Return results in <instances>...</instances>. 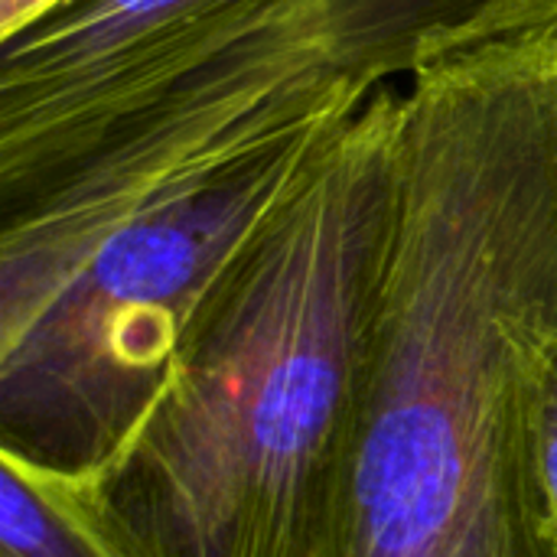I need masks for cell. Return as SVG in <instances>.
Listing matches in <instances>:
<instances>
[{
  "mask_svg": "<svg viewBox=\"0 0 557 557\" xmlns=\"http://www.w3.org/2000/svg\"><path fill=\"white\" fill-rule=\"evenodd\" d=\"M557 346V16L401 88L346 557H557L535 385Z\"/></svg>",
  "mask_w": 557,
  "mask_h": 557,
  "instance_id": "cell-1",
  "label": "cell"
},
{
  "mask_svg": "<svg viewBox=\"0 0 557 557\" xmlns=\"http://www.w3.org/2000/svg\"><path fill=\"white\" fill-rule=\"evenodd\" d=\"M401 88L343 114L196 310L166 388L62 480L114 557H346Z\"/></svg>",
  "mask_w": 557,
  "mask_h": 557,
  "instance_id": "cell-2",
  "label": "cell"
},
{
  "mask_svg": "<svg viewBox=\"0 0 557 557\" xmlns=\"http://www.w3.org/2000/svg\"><path fill=\"white\" fill-rule=\"evenodd\" d=\"M369 91L317 65L65 248L0 271V454L62 480L104 467L166 388L209 290Z\"/></svg>",
  "mask_w": 557,
  "mask_h": 557,
  "instance_id": "cell-3",
  "label": "cell"
},
{
  "mask_svg": "<svg viewBox=\"0 0 557 557\" xmlns=\"http://www.w3.org/2000/svg\"><path fill=\"white\" fill-rule=\"evenodd\" d=\"M300 0H65L3 39L0 199Z\"/></svg>",
  "mask_w": 557,
  "mask_h": 557,
  "instance_id": "cell-4",
  "label": "cell"
},
{
  "mask_svg": "<svg viewBox=\"0 0 557 557\" xmlns=\"http://www.w3.org/2000/svg\"><path fill=\"white\" fill-rule=\"evenodd\" d=\"M330 65L366 88L434 59L557 16V0H313Z\"/></svg>",
  "mask_w": 557,
  "mask_h": 557,
  "instance_id": "cell-5",
  "label": "cell"
},
{
  "mask_svg": "<svg viewBox=\"0 0 557 557\" xmlns=\"http://www.w3.org/2000/svg\"><path fill=\"white\" fill-rule=\"evenodd\" d=\"M0 557H114L82 522L59 476L0 454Z\"/></svg>",
  "mask_w": 557,
  "mask_h": 557,
  "instance_id": "cell-6",
  "label": "cell"
},
{
  "mask_svg": "<svg viewBox=\"0 0 557 557\" xmlns=\"http://www.w3.org/2000/svg\"><path fill=\"white\" fill-rule=\"evenodd\" d=\"M535 450L545 499L557 529V346L545 356L535 385Z\"/></svg>",
  "mask_w": 557,
  "mask_h": 557,
  "instance_id": "cell-7",
  "label": "cell"
}]
</instances>
